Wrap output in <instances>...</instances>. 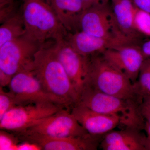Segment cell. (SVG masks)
I'll list each match as a JSON object with an SVG mask.
<instances>
[{
    "instance_id": "cb8c5ba5",
    "label": "cell",
    "mask_w": 150,
    "mask_h": 150,
    "mask_svg": "<svg viewBox=\"0 0 150 150\" xmlns=\"http://www.w3.org/2000/svg\"><path fill=\"white\" fill-rule=\"evenodd\" d=\"M40 146L33 142L24 141L21 142L18 144L17 150H41Z\"/></svg>"
},
{
    "instance_id": "277c9868",
    "label": "cell",
    "mask_w": 150,
    "mask_h": 150,
    "mask_svg": "<svg viewBox=\"0 0 150 150\" xmlns=\"http://www.w3.org/2000/svg\"><path fill=\"white\" fill-rule=\"evenodd\" d=\"M88 85L103 93L139 104L130 79L102 54L89 56Z\"/></svg>"
},
{
    "instance_id": "4316f807",
    "label": "cell",
    "mask_w": 150,
    "mask_h": 150,
    "mask_svg": "<svg viewBox=\"0 0 150 150\" xmlns=\"http://www.w3.org/2000/svg\"><path fill=\"white\" fill-rule=\"evenodd\" d=\"M140 46L145 59L150 58V39L143 42Z\"/></svg>"
},
{
    "instance_id": "6da1fadb",
    "label": "cell",
    "mask_w": 150,
    "mask_h": 150,
    "mask_svg": "<svg viewBox=\"0 0 150 150\" xmlns=\"http://www.w3.org/2000/svg\"><path fill=\"white\" fill-rule=\"evenodd\" d=\"M54 41L46 42L38 50L32 71L45 90L71 110L77 103L79 95L54 52Z\"/></svg>"
},
{
    "instance_id": "d4e9b609",
    "label": "cell",
    "mask_w": 150,
    "mask_h": 150,
    "mask_svg": "<svg viewBox=\"0 0 150 150\" xmlns=\"http://www.w3.org/2000/svg\"><path fill=\"white\" fill-rule=\"evenodd\" d=\"M139 107L144 118L145 115L150 114V95L143 100Z\"/></svg>"
},
{
    "instance_id": "44dd1931",
    "label": "cell",
    "mask_w": 150,
    "mask_h": 150,
    "mask_svg": "<svg viewBox=\"0 0 150 150\" xmlns=\"http://www.w3.org/2000/svg\"><path fill=\"white\" fill-rule=\"evenodd\" d=\"M18 0H0V23H3L18 12Z\"/></svg>"
},
{
    "instance_id": "83f0119b",
    "label": "cell",
    "mask_w": 150,
    "mask_h": 150,
    "mask_svg": "<svg viewBox=\"0 0 150 150\" xmlns=\"http://www.w3.org/2000/svg\"><path fill=\"white\" fill-rule=\"evenodd\" d=\"M104 1L105 0H83L84 5V10L92 6Z\"/></svg>"
},
{
    "instance_id": "603a6c76",
    "label": "cell",
    "mask_w": 150,
    "mask_h": 150,
    "mask_svg": "<svg viewBox=\"0 0 150 150\" xmlns=\"http://www.w3.org/2000/svg\"><path fill=\"white\" fill-rule=\"evenodd\" d=\"M0 86V119L9 110L15 107L16 101L9 91L6 92Z\"/></svg>"
},
{
    "instance_id": "e0dca14e",
    "label": "cell",
    "mask_w": 150,
    "mask_h": 150,
    "mask_svg": "<svg viewBox=\"0 0 150 150\" xmlns=\"http://www.w3.org/2000/svg\"><path fill=\"white\" fill-rule=\"evenodd\" d=\"M68 33L79 30V20L84 11L83 0H48Z\"/></svg>"
},
{
    "instance_id": "d6986e66",
    "label": "cell",
    "mask_w": 150,
    "mask_h": 150,
    "mask_svg": "<svg viewBox=\"0 0 150 150\" xmlns=\"http://www.w3.org/2000/svg\"><path fill=\"white\" fill-rule=\"evenodd\" d=\"M133 85L140 105L143 100L150 95V58L145 59L137 81Z\"/></svg>"
},
{
    "instance_id": "7a4b0ae2",
    "label": "cell",
    "mask_w": 150,
    "mask_h": 150,
    "mask_svg": "<svg viewBox=\"0 0 150 150\" xmlns=\"http://www.w3.org/2000/svg\"><path fill=\"white\" fill-rule=\"evenodd\" d=\"M24 36L40 45L68 34L48 0H21Z\"/></svg>"
},
{
    "instance_id": "ffe728a7",
    "label": "cell",
    "mask_w": 150,
    "mask_h": 150,
    "mask_svg": "<svg viewBox=\"0 0 150 150\" xmlns=\"http://www.w3.org/2000/svg\"><path fill=\"white\" fill-rule=\"evenodd\" d=\"M134 25L141 35L150 36V13L137 8L134 16Z\"/></svg>"
},
{
    "instance_id": "ac0fdd59",
    "label": "cell",
    "mask_w": 150,
    "mask_h": 150,
    "mask_svg": "<svg viewBox=\"0 0 150 150\" xmlns=\"http://www.w3.org/2000/svg\"><path fill=\"white\" fill-rule=\"evenodd\" d=\"M25 28L20 10L1 24L0 26V46L6 42L17 39L25 34Z\"/></svg>"
},
{
    "instance_id": "2e32d148",
    "label": "cell",
    "mask_w": 150,
    "mask_h": 150,
    "mask_svg": "<svg viewBox=\"0 0 150 150\" xmlns=\"http://www.w3.org/2000/svg\"><path fill=\"white\" fill-rule=\"evenodd\" d=\"M114 17L120 32L134 43L139 44L143 35L134 25V16L137 7L132 0H110Z\"/></svg>"
},
{
    "instance_id": "52a82bcc",
    "label": "cell",
    "mask_w": 150,
    "mask_h": 150,
    "mask_svg": "<svg viewBox=\"0 0 150 150\" xmlns=\"http://www.w3.org/2000/svg\"><path fill=\"white\" fill-rule=\"evenodd\" d=\"M16 135H33L63 138L86 136L89 134L78 122L71 110L64 108L38 122Z\"/></svg>"
},
{
    "instance_id": "f1b7e54d",
    "label": "cell",
    "mask_w": 150,
    "mask_h": 150,
    "mask_svg": "<svg viewBox=\"0 0 150 150\" xmlns=\"http://www.w3.org/2000/svg\"><path fill=\"white\" fill-rule=\"evenodd\" d=\"M145 122L144 129L147 134V137L150 139V114L145 115L144 117Z\"/></svg>"
},
{
    "instance_id": "8992f818",
    "label": "cell",
    "mask_w": 150,
    "mask_h": 150,
    "mask_svg": "<svg viewBox=\"0 0 150 150\" xmlns=\"http://www.w3.org/2000/svg\"><path fill=\"white\" fill-rule=\"evenodd\" d=\"M78 26L79 30L98 37L117 40L123 45L134 44L120 32L110 0H105L84 10L79 18Z\"/></svg>"
},
{
    "instance_id": "484cf974",
    "label": "cell",
    "mask_w": 150,
    "mask_h": 150,
    "mask_svg": "<svg viewBox=\"0 0 150 150\" xmlns=\"http://www.w3.org/2000/svg\"><path fill=\"white\" fill-rule=\"evenodd\" d=\"M135 6L139 9L150 13V0H132Z\"/></svg>"
},
{
    "instance_id": "4fadbf2b",
    "label": "cell",
    "mask_w": 150,
    "mask_h": 150,
    "mask_svg": "<svg viewBox=\"0 0 150 150\" xmlns=\"http://www.w3.org/2000/svg\"><path fill=\"white\" fill-rule=\"evenodd\" d=\"M71 111L84 129L94 136H103L121 125L118 116L96 112L80 105L73 106Z\"/></svg>"
},
{
    "instance_id": "9c48e42d",
    "label": "cell",
    "mask_w": 150,
    "mask_h": 150,
    "mask_svg": "<svg viewBox=\"0 0 150 150\" xmlns=\"http://www.w3.org/2000/svg\"><path fill=\"white\" fill-rule=\"evenodd\" d=\"M64 108L51 103L16 105L0 119V129L12 133L21 132Z\"/></svg>"
},
{
    "instance_id": "ba28073f",
    "label": "cell",
    "mask_w": 150,
    "mask_h": 150,
    "mask_svg": "<svg viewBox=\"0 0 150 150\" xmlns=\"http://www.w3.org/2000/svg\"><path fill=\"white\" fill-rule=\"evenodd\" d=\"M17 105L54 103L66 108L60 100L45 90L31 69L20 71L13 77L8 86Z\"/></svg>"
},
{
    "instance_id": "5bb4252c",
    "label": "cell",
    "mask_w": 150,
    "mask_h": 150,
    "mask_svg": "<svg viewBox=\"0 0 150 150\" xmlns=\"http://www.w3.org/2000/svg\"><path fill=\"white\" fill-rule=\"evenodd\" d=\"M65 39L77 52L86 57L102 54L109 48L124 45L117 40L98 37L81 30L68 33Z\"/></svg>"
},
{
    "instance_id": "f546056e",
    "label": "cell",
    "mask_w": 150,
    "mask_h": 150,
    "mask_svg": "<svg viewBox=\"0 0 150 150\" xmlns=\"http://www.w3.org/2000/svg\"><path fill=\"white\" fill-rule=\"evenodd\" d=\"M145 147L146 150H150V139L147 136L145 140Z\"/></svg>"
},
{
    "instance_id": "9a60e30c",
    "label": "cell",
    "mask_w": 150,
    "mask_h": 150,
    "mask_svg": "<svg viewBox=\"0 0 150 150\" xmlns=\"http://www.w3.org/2000/svg\"><path fill=\"white\" fill-rule=\"evenodd\" d=\"M141 131L131 127L119 131L112 130L103 135L100 146L103 150H146L147 136Z\"/></svg>"
},
{
    "instance_id": "8fae6325",
    "label": "cell",
    "mask_w": 150,
    "mask_h": 150,
    "mask_svg": "<svg viewBox=\"0 0 150 150\" xmlns=\"http://www.w3.org/2000/svg\"><path fill=\"white\" fill-rule=\"evenodd\" d=\"M140 45L128 44L109 48L103 52L105 58L122 71L133 84L137 81L145 59Z\"/></svg>"
},
{
    "instance_id": "5b68a950",
    "label": "cell",
    "mask_w": 150,
    "mask_h": 150,
    "mask_svg": "<svg viewBox=\"0 0 150 150\" xmlns=\"http://www.w3.org/2000/svg\"><path fill=\"white\" fill-rule=\"evenodd\" d=\"M41 45L24 35L0 46V86H8L17 73L32 68L34 55Z\"/></svg>"
},
{
    "instance_id": "3957f363",
    "label": "cell",
    "mask_w": 150,
    "mask_h": 150,
    "mask_svg": "<svg viewBox=\"0 0 150 150\" xmlns=\"http://www.w3.org/2000/svg\"><path fill=\"white\" fill-rule=\"evenodd\" d=\"M76 105L100 113L118 116L121 118V125L126 128L144 129L145 120L138 103L103 93L91 86L85 88Z\"/></svg>"
},
{
    "instance_id": "30bf717a",
    "label": "cell",
    "mask_w": 150,
    "mask_h": 150,
    "mask_svg": "<svg viewBox=\"0 0 150 150\" xmlns=\"http://www.w3.org/2000/svg\"><path fill=\"white\" fill-rule=\"evenodd\" d=\"M53 49L79 95L88 85L89 56L81 55L65 38L54 41Z\"/></svg>"
},
{
    "instance_id": "7c38bea8",
    "label": "cell",
    "mask_w": 150,
    "mask_h": 150,
    "mask_svg": "<svg viewBox=\"0 0 150 150\" xmlns=\"http://www.w3.org/2000/svg\"><path fill=\"white\" fill-rule=\"evenodd\" d=\"M21 142L27 141L39 145L44 150H95L103 136L88 135L80 137L54 138L33 135H16Z\"/></svg>"
},
{
    "instance_id": "7402d4cb",
    "label": "cell",
    "mask_w": 150,
    "mask_h": 150,
    "mask_svg": "<svg viewBox=\"0 0 150 150\" xmlns=\"http://www.w3.org/2000/svg\"><path fill=\"white\" fill-rule=\"evenodd\" d=\"M21 142L18 137L12 132L1 129L0 131V150H17Z\"/></svg>"
}]
</instances>
